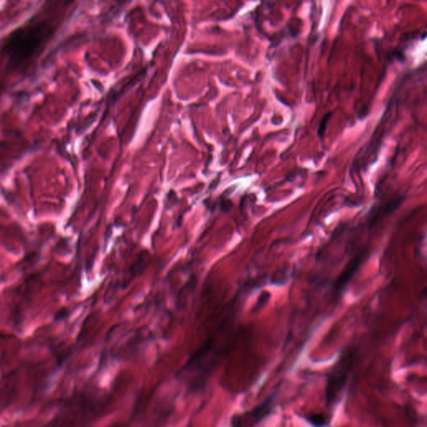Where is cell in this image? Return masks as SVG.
<instances>
[{"mask_svg":"<svg viewBox=\"0 0 427 427\" xmlns=\"http://www.w3.org/2000/svg\"><path fill=\"white\" fill-rule=\"evenodd\" d=\"M48 34V27L43 23L15 30L4 46L10 62L19 64L30 58L43 43Z\"/></svg>","mask_w":427,"mask_h":427,"instance_id":"6da1fadb","label":"cell"},{"mask_svg":"<svg viewBox=\"0 0 427 427\" xmlns=\"http://www.w3.org/2000/svg\"><path fill=\"white\" fill-rule=\"evenodd\" d=\"M352 365V354L344 353L329 374L326 387V400L328 405L334 403L339 397L345 385Z\"/></svg>","mask_w":427,"mask_h":427,"instance_id":"7a4b0ae2","label":"cell"},{"mask_svg":"<svg viewBox=\"0 0 427 427\" xmlns=\"http://www.w3.org/2000/svg\"><path fill=\"white\" fill-rule=\"evenodd\" d=\"M276 393H272L261 403L251 411L241 415H236L231 419V425L234 427L256 426L265 419L272 413L275 407Z\"/></svg>","mask_w":427,"mask_h":427,"instance_id":"3957f363","label":"cell"},{"mask_svg":"<svg viewBox=\"0 0 427 427\" xmlns=\"http://www.w3.org/2000/svg\"><path fill=\"white\" fill-rule=\"evenodd\" d=\"M365 258H366V252H362V253H360L356 256L354 257L353 259H350L344 270L342 271V274L340 275L339 277L337 278L336 282L334 284V288L337 292L342 291L345 287L350 279L352 278L353 275H355V273L356 272V270H358V268L360 267L361 263L363 262Z\"/></svg>","mask_w":427,"mask_h":427,"instance_id":"277c9868","label":"cell"},{"mask_svg":"<svg viewBox=\"0 0 427 427\" xmlns=\"http://www.w3.org/2000/svg\"><path fill=\"white\" fill-rule=\"evenodd\" d=\"M303 418L314 427H324V426L328 425L327 419L323 414H311V415H309L306 417H303Z\"/></svg>","mask_w":427,"mask_h":427,"instance_id":"5b68a950","label":"cell"},{"mask_svg":"<svg viewBox=\"0 0 427 427\" xmlns=\"http://www.w3.org/2000/svg\"><path fill=\"white\" fill-rule=\"evenodd\" d=\"M331 113H329L327 115H325L324 116L323 119L321 120V122H320V126H319V128H318V134H319V136L323 137L324 133H325V131L326 129V126H327V123H328L329 120L331 119Z\"/></svg>","mask_w":427,"mask_h":427,"instance_id":"8992f818","label":"cell"},{"mask_svg":"<svg viewBox=\"0 0 427 427\" xmlns=\"http://www.w3.org/2000/svg\"><path fill=\"white\" fill-rule=\"evenodd\" d=\"M69 310L66 309V308H63L61 310H59V312L57 313L56 315H55V317H54V320H62L65 319V318L68 316L69 315Z\"/></svg>","mask_w":427,"mask_h":427,"instance_id":"52a82bcc","label":"cell"},{"mask_svg":"<svg viewBox=\"0 0 427 427\" xmlns=\"http://www.w3.org/2000/svg\"><path fill=\"white\" fill-rule=\"evenodd\" d=\"M62 2H64L65 4H70V3H73L75 0H61Z\"/></svg>","mask_w":427,"mask_h":427,"instance_id":"ba28073f","label":"cell"}]
</instances>
